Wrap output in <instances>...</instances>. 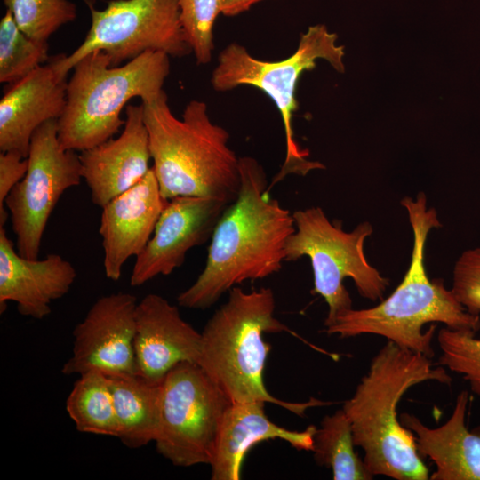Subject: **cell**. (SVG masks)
<instances>
[{"label": "cell", "instance_id": "52a82bcc", "mask_svg": "<svg viewBox=\"0 0 480 480\" xmlns=\"http://www.w3.org/2000/svg\"><path fill=\"white\" fill-rule=\"evenodd\" d=\"M336 41L335 33L329 32L323 24H316L301 34L296 51L286 59L260 60L237 43L229 44L218 57L211 76L215 91L253 86L265 92L280 113L285 136V157L268 185L269 190L289 174L305 176L313 170L324 168L321 163L308 160V151L301 149L295 141L292 116L298 108L295 93L299 78L304 71L313 69L317 60L323 59L336 71L344 72V48L337 45Z\"/></svg>", "mask_w": 480, "mask_h": 480}, {"label": "cell", "instance_id": "44dd1931", "mask_svg": "<svg viewBox=\"0 0 480 480\" xmlns=\"http://www.w3.org/2000/svg\"><path fill=\"white\" fill-rule=\"evenodd\" d=\"M118 424L117 438L131 449L155 442L161 419V383L137 374H107Z\"/></svg>", "mask_w": 480, "mask_h": 480}, {"label": "cell", "instance_id": "f1b7e54d", "mask_svg": "<svg viewBox=\"0 0 480 480\" xmlns=\"http://www.w3.org/2000/svg\"><path fill=\"white\" fill-rule=\"evenodd\" d=\"M28 167V157H24L19 152L9 150L0 153V227L4 226L9 216L4 200L25 176Z\"/></svg>", "mask_w": 480, "mask_h": 480}, {"label": "cell", "instance_id": "9a60e30c", "mask_svg": "<svg viewBox=\"0 0 480 480\" xmlns=\"http://www.w3.org/2000/svg\"><path fill=\"white\" fill-rule=\"evenodd\" d=\"M168 201L151 167L137 184L101 207L99 233L107 278L118 281L127 260L143 251Z\"/></svg>", "mask_w": 480, "mask_h": 480}, {"label": "cell", "instance_id": "5bb4252c", "mask_svg": "<svg viewBox=\"0 0 480 480\" xmlns=\"http://www.w3.org/2000/svg\"><path fill=\"white\" fill-rule=\"evenodd\" d=\"M134 356L136 374L161 383L177 364H196L201 332L180 316L177 306L149 293L136 307Z\"/></svg>", "mask_w": 480, "mask_h": 480}, {"label": "cell", "instance_id": "7c38bea8", "mask_svg": "<svg viewBox=\"0 0 480 480\" xmlns=\"http://www.w3.org/2000/svg\"><path fill=\"white\" fill-rule=\"evenodd\" d=\"M137 299L126 292L99 298L73 331L70 357L61 372L78 376L100 371L105 374H136L134 356Z\"/></svg>", "mask_w": 480, "mask_h": 480}, {"label": "cell", "instance_id": "9c48e42d", "mask_svg": "<svg viewBox=\"0 0 480 480\" xmlns=\"http://www.w3.org/2000/svg\"><path fill=\"white\" fill-rule=\"evenodd\" d=\"M87 4L92 23L84 42L71 54L49 60L62 78L94 51L105 52L113 67L148 51L173 58L192 53L180 22L179 0H112L103 10L89 1Z\"/></svg>", "mask_w": 480, "mask_h": 480}, {"label": "cell", "instance_id": "7a4b0ae2", "mask_svg": "<svg viewBox=\"0 0 480 480\" xmlns=\"http://www.w3.org/2000/svg\"><path fill=\"white\" fill-rule=\"evenodd\" d=\"M406 210L413 235L409 268L399 285L386 299L369 308L349 309L325 327L329 335L340 338L362 334L384 337L398 347L421 354L435 356L432 348L436 324L425 332L428 323H442L452 330L476 332L480 330V315L469 313L448 290L442 279H429L424 263L425 248L431 229L441 227L434 208L427 207V197L420 192L415 199L401 200Z\"/></svg>", "mask_w": 480, "mask_h": 480}, {"label": "cell", "instance_id": "ba28073f", "mask_svg": "<svg viewBox=\"0 0 480 480\" xmlns=\"http://www.w3.org/2000/svg\"><path fill=\"white\" fill-rule=\"evenodd\" d=\"M295 230L285 246V261L303 256L310 260L313 293L328 305L324 326L353 308L352 300L343 281L353 280L358 293L371 301L382 300L389 280L380 275L365 258L364 245L372 227L365 221L346 232L340 224L329 220L321 207L297 210L292 213Z\"/></svg>", "mask_w": 480, "mask_h": 480}, {"label": "cell", "instance_id": "4316f807", "mask_svg": "<svg viewBox=\"0 0 480 480\" xmlns=\"http://www.w3.org/2000/svg\"><path fill=\"white\" fill-rule=\"evenodd\" d=\"M182 28L196 63L212 60L213 27L221 13V0H179Z\"/></svg>", "mask_w": 480, "mask_h": 480}, {"label": "cell", "instance_id": "f546056e", "mask_svg": "<svg viewBox=\"0 0 480 480\" xmlns=\"http://www.w3.org/2000/svg\"><path fill=\"white\" fill-rule=\"evenodd\" d=\"M262 0H221V14L233 17L248 11Z\"/></svg>", "mask_w": 480, "mask_h": 480}, {"label": "cell", "instance_id": "e0dca14e", "mask_svg": "<svg viewBox=\"0 0 480 480\" xmlns=\"http://www.w3.org/2000/svg\"><path fill=\"white\" fill-rule=\"evenodd\" d=\"M76 278L74 266L60 255L43 260L20 255L0 227V306L16 303L20 314L41 320L51 313V304L66 295Z\"/></svg>", "mask_w": 480, "mask_h": 480}, {"label": "cell", "instance_id": "4fadbf2b", "mask_svg": "<svg viewBox=\"0 0 480 480\" xmlns=\"http://www.w3.org/2000/svg\"><path fill=\"white\" fill-rule=\"evenodd\" d=\"M229 204L226 200L209 196H180L170 199L150 240L136 256L130 284L140 286L180 267L190 249L211 238Z\"/></svg>", "mask_w": 480, "mask_h": 480}, {"label": "cell", "instance_id": "d4e9b609", "mask_svg": "<svg viewBox=\"0 0 480 480\" xmlns=\"http://www.w3.org/2000/svg\"><path fill=\"white\" fill-rule=\"evenodd\" d=\"M20 30L28 37L47 42L63 25L76 19V5L69 0H3Z\"/></svg>", "mask_w": 480, "mask_h": 480}, {"label": "cell", "instance_id": "6da1fadb", "mask_svg": "<svg viewBox=\"0 0 480 480\" xmlns=\"http://www.w3.org/2000/svg\"><path fill=\"white\" fill-rule=\"evenodd\" d=\"M236 198L218 220L205 266L177 297L179 306L205 309L246 280L268 277L282 269L285 246L295 230L292 213L271 197L262 165L239 158Z\"/></svg>", "mask_w": 480, "mask_h": 480}, {"label": "cell", "instance_id": "d6986e66", "mask_svg": "<svg viewBox=\"0 0 480 480\" xmlns=\"http://www.w3.org/2000/svg\"><path fill=\"white\" fill-rule=\"evenodd\" d=\"M263 402L231 403L226 409L210 461L212 480H239L247 452L257 444L282 439L297 450L312 451L316 427L290 430L272 422Z\"/></svg>", "mask_w": 480, "mask_h": 480}, {"label": "cell", "instance_id": "30bf717a", "mask_svg": "<svg viewBox=\"0 0 480 480\" xmlns=\"http://www.w3.org/2000/svg\"><path fill=\"white\" fill-rule=\"evenodd\" d=\"M161 385L157 452L179 467L210 464L223 414L231 402L193 363L174 366Z\"/></svg>", "mask_w": 480, "mask_h": 480}, {"label": "cell", "instance_id": "ffe728a7", "mask_svg": "<svg viewBox=\"0 0 480 480\" xmlns=\"http://www.w3.org/2000/svg\"><path fill=\"white\" fill-rule=\"evenodd\" d=\"M468 401V392L461 391L449 420L435 428L415 415H400L401 424L414 435L418 454L436 465L431 480H480V425L471 431L466 426Z\"/></svg>", "mask_w": 480, "mask_h": 480}, {"label": "cell", "instance_id": "cb8c5ba5", "mask_svg": "<svg viewBox=\"0 0 480 480\" xmlns=\"http://www.w3.org/2000/svg\"><path fill=\"white\" fill-rule=\"evenodd\" d=\"M48 43L28 37L6 10L0 20V82L15 83L48 62Z\"/></svg>", "mask_w": 480, "mask_h": 480}, {"label": "cell", "instance_id": "277c9868", "mask_svg": "<svg viewBox=\"0 0 480 480\" xmlns=\"http://www.w3.org/2000/svg\"><path fill=\"white\" fill-rule=\"evenodd\" d=\"M142 105L162 196H209L233 203L240 187V157L228 146V132L211 120L206 103L189 101L181 118L172 114L164 91Z\"/></svg>", "mask_w": 480, "mask_h": 480}, {"label": "cell", "instance_id": "484cf974", "mask_svg": "<svg viewBox=\"0 0 480 480\" xmlns=\"http://www.w3.org/2000/svg\"><path fill=\"white\" fill-rule=\"evenodd\" d=\"M476 332L441 328L437 343L441 349L440 366L460 375L469 383L473 394L480 396V339Z\"/></svg>", "mask_w": 480, "mask_h": 480}, {"label": "cell", "instance_id": "8fae6325", "mask_svg": "<svg viewBox=\"0 0 480 480\" xmlns=\"http://www.w3.org/2000/svg\"><path fill=\"white\" fill-rule=\"evenodd\" d=\"M28 160V171L8 194L4 206L18 252L36 260L48 220L63 193L80 184L82 165L79 155L60 143L58 119L47 121L36 130Z\"/></svg>", "mask_w": 480, "mask_h": 480}, {"label": "cell", "instance_id": "603a6c76", "mask_svg": "<svg viewBox=\"0 0 480 480\" xmlns=\"http://www.w3.org/2000/svg\"><path fill=\"white\" fill-rule=\"evenodd\" d=\"M350 421L343 409L325 416L314 434L313 450L318 465L332 469L334 480H370L364 460L355 451Z\"/></svg>", "mask_w": 480, "mask_h": 480}, {"label": "cell", "instance_id": "7402d4cb", "mask_svg": "<svg viewBox=\"0 0 480 480\" xmlns=\"http://www.w3.org/2000/svg\"><path fill=\"white\" fill-rule=\"evenodd\" d=\"M66 411L78 431L117 438L113 396L104 372L90 371L79 375L67 397Z\"/></svg>", "mask_w": 480, "mask_h": 480}, {"label": "cell", "instance_id": "83f0119b", "mask_svg": "<svg viewBox=\"0 0 480 480\" xmlns=\"http://www.w3.org/2000/svg\"><path fill=\"white\" fill-rule=\"evenodd\" d=\"M451 290L469 313L480 315V246L468 249L459 257Z\"/></svg>", "mask_w": 480, "mask_h": 480}, {"label": "cell", "instance_id": "3957f363", "mask_svg": "<svg viewBox=\"0 0 480 480\" xmlns=\"http://www.w3.org/2000/svg\"><path fill=\"white\" fill-rule=\"evenodd\" d=\"M435 380L451 384L444 366L388 341L373 356L353 396L345 401L356 446L372 476L395 480H428V468L418 454L413 433L397 418V405L412 387Z\"/></svg>", "mask_w": 480, "mask_h": 480}, {"label": "cell", "instance_id": "8992f818", "mask_svg": "<svg viewBox=\"0 0 480 480\" xmlns=\"http://www.w3.org/2000/svg\"><path fill=\"white\" fill-rule=\"evenodd\" d=\"M170 56L148 51L124 66H111L108 55L94 51L73 67L67 84L58 138L65 149L84 151L111 139L125 119L121 111L130 100L157 97L170 73Z\"/></svg>", "mask_w": 480, "mask_h": 480}, {"label": "cell", "instance_id": "ac0fdd59", "mask_svg": "<svg viewBox=\"0 0 480 480\" xmlns=\"http://www.w3.org/2000/svg\"><path fill=\"white\" fill-rule=\"evenodd\" d=\"M67 78L49 63L7 84L0 100V150L28 157L31 138L43 124L59 119L67 100Z\"/></svg>", "mask_w": 480, "mask_h": 480}, {"label": "cell", "instance_id": "2e32d148", "mask_svg": "<svg viewBox=\"0 0 480 480\" xmlns=\"http://www.w3.org/2000/svg\"><path fill=\"white\" fill-rule=\"evenodd\" d=\"M125 124L116 139L81 151L82 176L95 205L103 207L148 172L151 158L148 132L140 105L125 108Z\"/></svg>", "mask_w": 480, "mask_h": 480}, {"label": "cell", "instance_id": "5b68a950", "mask_svg": "<svg viewBox=\"0 0 480 480\" xmlns=\"http://www.w3.org/2000/svg\"><path fill=\"white\" fill-rule=\"evenodd\" d=\"M275 309L270 288L230 289L227 302L213 313L201 332L197 364L231 403H271L304 416L309 408L332 403L315 397L300 403L284 401L267 389L263 372L270 345L263 335L292 332L275 316Z\"/></svg>", "mask_w": 480, "mask_h": 480}]
</instances>
